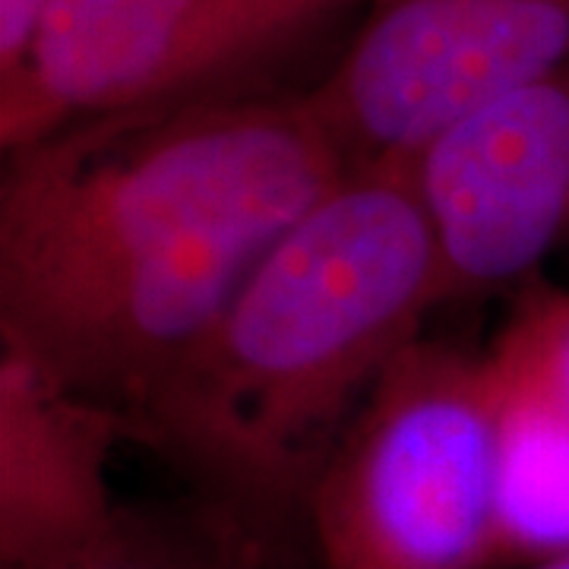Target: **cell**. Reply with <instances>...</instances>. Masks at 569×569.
<instances>
[{
	"label": "cell",
	"instance_id": "cell-2",
	"mask_svg": "<svg viewBox=\"0 0 569 569\" xmlns=\"http://www.w3.org/2000/svg\"><path fill=\"white\" fill-rule=\"evenodd\" d=\"M447 301L411 164H348L127 415L130 440L181 468L200 500L307 548L320 468Z\"/></svg>",
	"mask_w": 569,
	"mask_h": 569
},
{
	"label": "cell",
	"instance_id": "cell-8",
	"mask_svg": "<svg viewBox=\"0 0 569 569\" xmlns=\"http://www.w3.org/2000/svg\"><path fill=\"white\" fill-rule=\"evenodd\" d=\"M48 569H313L310 550L269 538L238 516L187 507H121L89 548Z\"/></svg>",
	"mask_w": 569,
	"mask_h": 569
},
{
	"label": "cell",
	"instance_id": "cell-4",
	"mask_svg": "<svg viewBox=\"0 0 569 569\" xmlns=\"http://www.w3.org/2000/svg\"><path fill=\"white\" fill-rule=\"evenodd\" d=\"M569 67V0H373L305 99L348 164L411 162L478 108Z\"/></svg>",
	"mask_w": 569,
	"mask_h": 569
},
{
	"label": "cell",
	"instance_id": "cell-7",
	"mask_svg": "<svg viewBox=\"0 0 569 569\" xmlns=\"http://www.w3.org/2000/svg\"><path fill=\"white\" fill-rule=\"evenodd\" d=\"M130 427L118 408L0 348V569H48L99 541L121 503L108 462Z\"/></svg>",
	"mask_w": 569,
	"mask_h": 569
},
{
	"label": "cell",
	"instance_id": "cell-10",
	"mask_svg": "<svg viewBox=\"0 0 569 569\" xmlns=\"http://www.w3.org/2000/svg\"><path fill=\"white\" fill-rule=\"evenodd\" d=\"M346 0H228L222 36V70L260 54L295 26Z\"/></svg>",
	"mask_w": 569,
	"mask_h": 569
},
{
	"label": "cell",
	"instance_id": "cell-12",
	"mask_svg": "<svg viewBox=\"0 0 569 569\" xmlns=\"http://www.w3.org/2000/svg\"><path fill=\"white\" fill-rule=\"evenodd\" d=\"M531 569H569V553H563V557H553V560H548V563H538V567Z\"/></svg>",
	"mask_w": 569,
	"mask_h": 569
},
{
	"label": "cell",
	"instance_id": "cell-3",
	"mask_svg": "<svg viewBox=\"0 0 569 569\" xmlns=\"http://www.w3.org/2000/svg\"><path fill=\"white\" fill-rule=\"evenodd\" d=\"M500 402L485 355L411 342L305 507L313 569H493Z\"/></svg>",
	"mask_w": 569,
	"mask_h": 569
},
{
	"label": "cell",
	"instance_id": "cell-5",
	"mask_svg": "<svg viewBox=\"0 0 569 569\" xmlns=\"http://www.w3.org/2000/svg\"><path fill=\"white\" fill-rule=\"evenodd\" d=\"M408 164L449 301L526 282L569 238V67L478 108Z\"/></svg>",
	"mask_w": 569,
	"mask_h": 569
},
{
	"label": "cell",
	"instance_id": "cell-6",
	"mask_svg": "<svg viewBox=\"0 0 569 569\" xmlns=\"http://www.w3.org/2000/svg\"><path fill=\"white\" fill-rule=\"evenodd\" d=\"M224 10L228 0H48L22 70L0 82L3 149L222 73Z\"/></svg>",
	"mask_w": 569,
	"mask_h": 569
},
{
	"label": "cell",
	"instance_id": "cell-11",
	"mask_svg": "<svg viewBox=\"0 0 569 569\" xmlns=\"http://www.w3.org/2000/svg\"><path fill=\"white\" fill-rule=\"evenodd\" d=\"M48 0H0V82L13 80L39 36Z\"/></svg>",
	"mask_w": 569,
	"mask_h": 569
},
{
	"label": "cell",
	"instance_id": "cell-9",
	"mask_svg": "<svg viewBox=\"0 0 569 569\" xmlns=\"http://www.w3.org/2000/svg\"><path fill=\"white\" fill-rule=\"evenodd\" d=\"M485 358L509 440L569 456V291L529 288Z\"/></svg>",
	"mask_w": 569,
	"mask_h": 569
},
{
	"label": "cell",
	"instance_id": "cell-1",
	"mask_svg": "<svg viewBox=\"0 0 569 569\" xmlns=\"http://www.w3.org/2000/svg\"><path fill=\"white\" fill-rule=\"evenodd\" d=\"M346 171L307 99H164L7 152L0 348L127 418Z\"/></svg>",
	"mask_w": 569,
	"mask_h": 569
}]
</instances>
